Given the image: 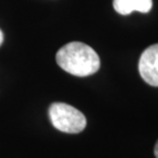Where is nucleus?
Returning <instances> with one entry per match:
<instances>
[{"instance_id": "nucleus-4", "label": "nucleus", "mask_w": 158, "mask_h": 158, "mask_svg": "<svg viewBox=\"0 0 158 158\" xmlns=\"http://www.w3.org/2000/svg\"><path fill=\"white\" fill-rule=\"evenodd\" d=\"M152 0H113V8L117 13L127 16L133 11L147 13L152 8Z\"/></svg>"}, {"instance_id": "nucleus-2", "label": "nucleus", "mask_w": 158, "mask_h": 158, "mask_svg": "<svg viewBox=\"0 0 158 158\" xmlns=\"http://www.w3.org/2000/svg\"><path fill=\"white\" fill-rule=\"evenodd\" d=\"M49 118L56 129L66 133H79L87 125L85 115L64 103H53L49 107Z\"/></svg>"}, {"instance_id": "nucleus-3", "label": "nucleus", "mask_w": 158, "mask_h": 158, "mask_svg": "<svg viewBox=\"0 0 158 158\" xmlns=\"http://www.w3.org/2000/svg\"><path fill=\"white\" fill-rule=\"evenodd\" d=\"M141 77L151 86H158V43L147 47L140 56Z\"/></svg>"}, {"instance_id": "nucleus-1", "label": "nucleus", "mask_w": 158, "mask_h": 158, "mask_svg": "<svg viewBox=\"0 0 158 158\" xmlns=\"http://www.w3.org/2000/svg\"><path fill=\"white\" fill-rule=\"evenodd\" d=\"M56 62L61 69L72 75L86 77L100 68V59L91 46L73 41L62 46L56 53Z\"/></svg>"}, {"instance_id": "nucleus-6", "label": "nucleus", "mask_w": 158, "mask_h": 158, "mask_svg": "<svg viewBox=\"0 0 158 158\" xmlns=\"http://www.w3.org/2000/svg\"><path fill=\"white\" fill-rule=\"evenodd\" d=\"M3 42V33L1 32V30H0V45L2 44Z\"/></svg>"}, {"instance_id": "nucleus-5", "label": "nucleus", "mask_w": 158, "mask_h": 158, "mask_svg": "<svg viewBox=\"0 0 158 158\" xmlns=\"http://www.w3.org/2000/svg\"><path fill=\"white\" fill-rule=\"evenodd\" d=\"M154 154H155V157L158 158V141L155 144V147H154Z\"/></svg>"}]
</instances>
